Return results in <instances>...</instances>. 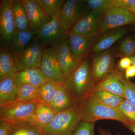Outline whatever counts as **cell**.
<instances>
[{
  "label": "cell",
  "instance_id": "603a6c76",
  "mask_svg": "<svg viewBox=\"0 0 135 135\" xmlns=\"http://www.w3.org/2000/svg\"><path fill=\"white\" fill-rule=\"evenodd\" d=\"M77 105L62 87L58 85L54 99L50 106L56 112H61Z\"/></svg>",
  "mask_w": 135,
  "mask_h": 135
},
{
  "label": "cell",
  "instance_id": "277c9868",
  "mask_svg": "<svg viewBox=\"0 0 135 135\" xmlns=\"http://www.w3.org/2000/svg\"><path fill=\"white\" fill-rule=\"evenodd\" d=\"M41 103L17 100L0 106V120L13 124L31 122Z\"/></svg>",
  "mask_w": 135,
  "mask_h": 135
},
{
  "label": "cell",
  "instance_id": "ac0fdd59",
  "mask_svg": "<svg viewBox=\"0 0 135 135\" xmlns=\"http://www.w3.org/2000/svg\"><path fill=\"white\" fill-rule=\"evenodd\" d=\"M19 98V88L14 76L0 81V106L15 102Z\"/></svg>",
  "mask_w": 135,
  "mask_h": 135
},
{
  "label": "cell",
  "instance_id": "6da1fadb",
  "mask_svg": "<svg viewBox=\"0 0 135 135\" xmlns=\"http://www.w3.org/2000/svg\"><path fill=\"white\" fill-rule=\"evenodd\" d=\"M95 85L91 72V65L86 57L65 79L62 86L75 103L79 105L91 96Z\"/></svg>",
  "mask_w": 135,
  "mask_h": 135
},
{
  "label": "cell",
  "instance_id": "f35d334b",
  "mask_svg": "<svg viewBox=\"0 0 135 135\" xmlns=\"http://www.w3.org/2000/svg\"><path fill=\"white\" fill-rule=\"evenodd\" d=\"M98 131L101 135H113L111 131L108 129H104L99 128H98ZM114 135H120V133L118 132Z\"/></svg>",
  "mask_w": 135,
  "mask_h": 135
},
{
  "label": "cell",
  "instance_id": "8992f818",
  "mask_svg": "<svg viewBox=\"0 0 135 135\" xmlns=\"http://www.w3.org/2000/svg\"><path fill=\"white\" fill-rule=\"evenodd\" d=\"M90 9L84 0L66 1L60 12L59 19L66 33L86 16Z\"/></svg>",
  "mask_w": 135,
  "mask_h": 135
},
{
  "label": "cell",
  "instance_id": "4dcf8cb0",
  "mask_svg": "<svg viewBox=\"0 0 135 135\" xmlns=\"http://www.w3.org/2000/svg\"><path fill=\"white\" fill-rule=\"evenodd\" d=\"M116 74L124 85L125 98L135 107V83H133L118 70H116Z\"/></svg>",
  "mask_w": 135,
  "mask_h": 135
},
{
  "label": "cell",
  "instance_id": "44dd1931",
  "mask_svg": "<svg viewBox=\"0 0 135 135\" xmlns=\"http://www.w3.org/2000/svg\"><path fill=\"white\" fill-rule=\"evenodd\" d=\"M57 114L50 105L41 103L36 109L31 122L41 129L49 124Z\"/></svg>",
  "mask_w": 135,
  "mask_h": 135
},
{
  "label": "cell",
  "instance_id": "4316f807",
  "mask_svg": "<svg viewBox=\"0 0 135 135\" xmlns=\"http://www.w3.org/2000/svg\"><path fill=\"white\" fill-rule=\"evenodd\" d=\"M9 135H45L41 129L31 122L13 124Z\"/></svg>",
  "mask_w": 135,
  "mask_h": 135
},
{
  "label": "cell",
  "instance_id": "d6a6232c",
  "mask_svg": "<svg viewBox=\"0 0 135 135\" xmlns=\"http://www.w3.org/2000/svg\"><path fill=\"white\" fill-rule=\"evenodd\" d=\"M95 123L81 121L72 135H96L94 132Z\"/></svg>",
  "mask_w": 135,
  "mask_h": 135
},
{
  "label": "cell",
  "instance_id": "8fae6325",
  "mask_svg": "<svg viewBox=\"0 0 135 135\" xmlns=\"http://www.w3.org/2000/svg\"><path fill=\"white\" fill-rule=\"evenodd\" d=\"M36 35L44 47L58 45L66 40L68 36L59 18L51 20L42 27Z\"/></svg>",
  "mask_w": 135,
  "mask_h": 135
},
{
  "label": "cell",
  "instance_id": "60d3db41",
  "mask_svg": "<svg viewBox=\"0 0 135 135\" xmlns=\"http://www.w3.org/2000/svg\"><path fill=\"white\" fill-rule=\"evenodd\" d=\"M129 58H130L131 60L132 65L134 66L135 67V55Z\"/></svg>",
  "mask_w": 135,
  "mask_h": 135
},
{
  "label": "cell",
  "instance_id": "4fadbf2b",
  "mask_svg": "<svg viewBox=\"0 0 135 135\" xmlns=\"http://www.w3.org/2000/svg\"><path fill=\"white\" fill-rule=\"evenodd\" d=\"M26 10L29 29L38 33L44 26L51 20L36 0H21Z\"/></svg>",
  "mask_w": 135,
  "mask_h": 135
},
{
  "label": "cell",
  "instance_id": "9a60e30c",
  "mask_svg": "<svg viewBox=\"0 0 135 135\" xmlns=\"http://www.w3.org/2000/svg\"><path fill=\"white\" fill-rule=\"evenodd\" d=\"M66 43L73 57L81 61L86 57L92 42V37L73 35H68Z\"/></svg>",
  "mask_w": 135,
  "mask_h": 135
},
{
  "label": "cell",
  "instance_id": "f1b7e54d",
  "mask_svg": "<svg viewBox=\"0 0 135 135\" xmlns=\"http://www.w3.org/2000/svg\"><path fill=\"white\" fill-rule=\"evenodd\" d=\"M40 88L30 84H25L21 85L18 87L19 98L18 100L40 101L39 100V90Z\"/></svg>",
  "mask_w": 135,
  "mask_h": 135
},
{
  "label": "cell",
  "instance_id": "52a82bcc",
  "mask_svg": "<svg viewBox=\"0 0 135 135\" xmlns=\"http://www.w3.org/2000/svg\"><path fill=\"white\" fill-rule=\"evenodd\" d=\"M44 49V46L36 35L25 50L15 59L18 72L40 68Z\"/></svg>",
  "mask_w": 135,
  "mask_h": 135
},
{
  "label": "cell",
  "instance_id": "e575fe53",
  "mask_svg": "<svg viewBox=\"0 0 135 135\" xmlns=\"http://www.w3.org/2000/svg\"><path fill=\"white\" fill-rule=\"evenodd\" d=\"M116 7L130 10L135 6V0H116Z\"/></svg>",
  "mask_w": 135,
  "mask_h": 135
},
{
  "label": "cell",
  "instance_id": "cb8c5ba5",
  "mask_svg": "<svg viewBox=\"0 0 135 135\" xmlns=\"http://www.w3.org/2000/svg\"><path fill=\"white\" fill-rule=\"evenodd\" d=\"M11 5L17 32L30 29L26 10L21 0H11Z\"/></svg>",
  "mask_w": 135,
  "mask_h": 135
},
{
  "label": "cell",
  "instance_id": "2e32d148",
  "mask_svg": "<svg viewBox=\"0 0 135 135\" xmlns=\"http://www.w3.org/2000/svg\"><path fill=\"white\" fill-rule=\"evenodd\" d=\"M36 35V32L30 29L17 32L8 50L15 59L25 50Z\"/></svg>",
  "mask_w": 135,
  "mask_h": 135
},
{
  "label": "cell",
  "instance_id": "9c48e42d",
  "mask_svg": "<svg viewBox=\"0 0 135 135\" xmlns=\"http://www.w3.org/2000/svg\"><path fill=\"white\" fill-rule=\"evenodd\" d=\"M56 46H50L44 49L40 69L47 80L62 85L65 78L59 65Z\"/></svg>",
  "mask_w": 135,
  "mask_h": 135
},
{
  "label": "cell",
  "instance_id": "30bf717a",
  "mask_svg": "<svg viewBox=\"0 0 135 135\" xmlns=\"http://www.w3.org/2000/svg\"><path fill=\"white\" fill-rule=\"evenodd\" d=\"M115 70L114 55L112 50L102 51L93 57L91 72L96 84L112 75Z\"/></svg>",
  "mask_w": 135,
  "mask_h": 135
},
{
  "label": "cell",
  "instance_id": "7402d4cb",
  "mask_svg": "<svg viewBox=\"0 0 135 135\" xmlns=\"http://www.w3.org/2000/svg\"><path fill=\"white\" fill-rule=\"evenodd\" d=\"M18 72L15 59L8 51H0V81L5 78L13 77Z\"/></svg>",
  "mask_w": 135,
  "mask_h": 135
},
{
  "label": "cell",
  "instance_id": "ab89813d",
  "mask_svg": "<svg viewBox=\"0 0 135 135\" xmlns=\"http://www.w3.org/2000/svg\"><path fill=\"white\" fill-rule=\"evenodd\" d=\"M123 126L128 129L131 131L135 134V123L133 122L127 124H123Z\"/></svg>",
  "mask_w": 135,
  "mask_h": 135
},
{
  "label": "cell",
  "instance_id": "8d00e7d4",
  "mask_svg": "<svg viewBox=\"0 0 135 135\" xmlns=\"http://www.w3.org/2000/svg\"><path fill=\"white\" fill-rule=\"evenodd\" d=\"M131 61L129 57H124L119 61L118 66L119 68L121 70H126L131 65Z\"/></svg>",
  "mask_w": 135,
  "mask_h": 135
},
{
  "label": "cell",
  "instance_id": "d6986e66",
  "mask_svg": "<svg viewBox=\"0 0 135 135\" xmlns=\"http://www.w3.org/2000/svg\"><path fill=\"white\" fill-rule=\"evenodd\" d=\"M94 90L106 91L125 98L124 85L116 74V70L109 77L96 83Z\"/></svg>",
  "mask_w": 135,
  "mask_h": 135
},
{
  "label": "cell",
  "instance_id": "ba28073f",
  "mask_svg": "<svg viewBox=\"0 0 135 135\" xmlns=\"http://www.w3.org/2000/svg\"><path fill=\"white\" fill-rule=\"evenodd\" d=\"M135 24V15L126 9L115 7L104 13L100 20L97 34L127 25Z\"/></svg>",
  "mask_w": 135,
  "mask_h": 135
},
{
  "label": "cell",
  "instance_id": "7c38bea8",
  "mask_svg": "<svg viewBox=\"0 0 135 135\" xmlns=\"http://www.w3.org/2000/svg\"><path fill=\"white\" fill-rule=\"evenodd\" d=\"M102 12L91 11L76 24L69 31L68 35H76L86 37H92L97 34Z\"/></svg>",
  "mask_w": 135,
  "mask_h": 135
},
{
  "label": "cell",
  "instance_id": "5b68a950",
  "mask_svg": "<svg viewBox=\"0 0 135 135\" xmlns=\"http://www.w3.org/2000/svg\"><path fill=\"white\" fill-rule=\"evenodd\" d=\"M0 4V47L8 50L17 32V27L12 8L11 0H2Z\"/></svg>",
  "mask_w": 135,
  "mask_h": 135
},
{
  "label": "cell",
  "instance_id": "d590c367",
  "mask_svg": "<svg viewBox=\"0 0 135 135\" xmlns=\"http://www.w3.org/2000/svg\"><path fill=\"white\" fill-rule=\"evenodd\" d=\"M13 123L0 120V135H9Z\"/></svg>",
  "mask_w": 135,
  "mask_h": 135
},
{
  "label": "cell",
  "instance_id": "74e56055",
  "mask_svg": "<svg viewBox=\"0 0 135 135\" xmlns=\"http://www.w3.org/2000/svg\"><path fill=\"white\" fill-rule=\"evenodd\" d=\"M125 77L127 79L135 76V67L133 65L130 66L126 70Z\"/></svg>",
  "mask_w": 135,
  "mask_h": 135
},
{
  "label": "cell",
  "instance_id": "d4e9b609",
  "mask_svg": "<svg viewBox=\"0 0 135 135\" xmlns=\"http://www.w3.org/2000/svg\"><path fill=\"white\" fill-rule=\"evenodd\" d=\"M42 8L51 19L59 18L65 0H36Z\"/></svg>",
  "mask_w": 135,
  "mask_h": 135
},
{
  "label": "cell",
  "instance_id": "ffe728a7",
  "mask_svg": "<svg viewBox=\"0 0 135 135\" xmlns=\"http://www.w3.org/2000/svg\"><path fill=\"white\" fill-rule=\"evenodd\" d=\"M127 32L125 29H118L109 32L95 44L91 51L93 53H99L107 50L114 44L125 36Z\"/></svg>",
  "mask_w": 135,
  "mask_h": 135
},
{
  "label": "cell",
  "instance_id": "83f0119b",
  "mask_svg": "<svg viewBox=\"0 0 135 135\" xmlns=\"http://www.w3.org/2000/svg\"><path fill=\"white\" fill-rule=\"evenodd\" d=\"M58 85L47 80L39 89V101L50 106L55 96Z\"/></svg>",
  "mask_w": 135,
  "mask_h": 135
},
{
  "label": "cell",
  "instance_id": "7a4b0ae2",
  "mask_svg": "<svg viewBox=\"0 0 135 135\" xmlns=\"http://www.w3.org/2000/svg\"><path fill=\"white\" fill-rule=\"evenodd\" d=\"M82 121L95 123L103 119L113 120L125 124L133 123L120 110L107 106L96 99L90 97L81 104Z\"/></svg>",
  "mask_w": 135,
  "mask_h": 135
},
{
  "label": "cell",
  "instance_id": "b9f144b4",
  "mask_svg": "<svg viewBox=\"0 0 135 135\" xmlns=\"http://www.w3.org/2000/svg\"><path fill=\"white\" fill-rule=\"evenodd\" d=\"M131 12H132L133 14L135 15V6L133 7L129 10Z\"/></svg>",
  "mask_w": 135,
  "mask_h": 135
},
{
  "label": "cell",
  "instance_id": "484cf974",
  "mask_svg": "<svg viewBox=\"0 0 135 135\" xmlns=\"http://www.w3.org/2000/svg\"><path fill=\"white\" fill-rule=\"evenodd\" d=\"M90 97L102 103L114 108H118L124 98L106 91L94 90Z\"/></svg>",
  "mask_w": 135,
  "mask_h": 135
},
{
  "label": "cell",
  "instance_id": "e0dca14e",
  "mask_svg": "<svg viewBox=\"0 0 135 135\" xmlns=\"http://www.w3.org/2000/svg\"><path fill=\"white\" fill-rule=\"evenodd\" d=\"M18 86L30 84L40 87L47 81L40 68L27 69L18 72L14 76Z\"/></svg>",
  "mask_w": 135,
  "mask_h": 135
},
{
  "label": "cell",
  "instance_id": "5bb4252c",
  "mask_svg": "<svg viewBox=\"0 0 135 135\" xmlns=\"http://www.w3.org/2000/svg\"><path fill=\"white\" fill-rule=\"evenodd\" d=\"M56 53L59 67L66 79L79 65L81 61L73 57L66 43V40L56 46Z\"/></svg>",
  "mask_w": 135,
  "mask_h": 135
},
{
  "label": "cell",
  "instance_id": "1f68e13d",
  "mask_svg": "<svg viewBox=\"0 0 135 135\" xmlns=\"http://www.w3.org/2000/svg\"><path fill=\"white\" fill-rule=\"evenodd\" d=\"M120 51L124 57H130L135 55V39L127 37L121 43Z\"/></svg>",
  "mask_w": 135,
  "mask_h": 135
},
{
  "label": "cell",
  "instance_id": "3957f363",
  "mask_svg": "<svg viewBox=\"0 0 135 135\" xmlns=\"http://www.w3.org/2000/svg\"><path fill=\"white\" fill-rule=\"evenodd\" d=\"M81 105L58 113L49 124L41 129L47 135H72L82 121Z\"/></svg>",
  "mask_w": 135,
  "mask_h": 135
},
{
  "label": "cell",
  "instance_id": "836d02e7",
  "mask_svg": "<svg viewBox=\"0 0 135 135\" xmlns=\"http://www.w3.org/2000/svg\"><path fill=\"white\" fill-rule=\"evenodd\" d=\"M118 108L132 122L135 123V107L131 103L124 98Z\"/></svg>",
  "mask_w": 135,
  "mask_h": 135
},
{
  "label": "cell",
  "instance_id": "7bdbcfd3",
  "mask_svg": "<svg viewBox=\"0 0 135 135\" xmlns=\"http://www.w3.org/2000/svg\"><path fill=\"white\" fill-rule=\"evenodd\" d=\"M45 135H47L45 134Z\"/></svg>",
  "mask_w": 135,
  "mask_h": 135
},
{
  "label": "cell",
  "instance_id": "f546056e",
  "mask_svg": "<svg viewBox=\"0 0 135 135\" xmlns=\"http://www.w3.org/2000/svg\"><path fill=\"white\" fill-rule=\"evenodd\" d=\"M92 11L105 13L116 7V0H86L85 1Z\"/></svg>",
  "mask_w": 135,
  "mask_h": 135
}]
</instances>
